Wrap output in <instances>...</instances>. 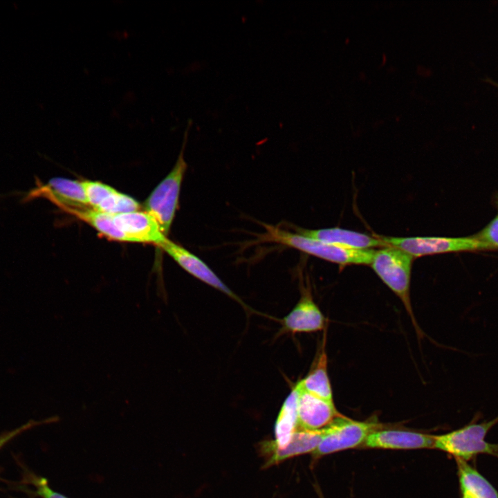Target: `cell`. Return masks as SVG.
Instances as JSON below:
<instances>
[{
	"label": "cell",
	"mask_w": 498,
	"mask_h": 498,
	"mask_svg": "<svg viewBox=\"0 0 498 498\" xmlns=\"http://www.w3.org/2000/svg\"><path fill=\"white\" fill-rule=\"evenodd\" d=\"M472 237L483 245L484 250L498 249V212L486 226Z\"/></svg>",
	"instance_id": "cell-20"
},
{
	"label": "cell",
	"mask_w": 498,
	"mask_h": 498,
	"mask_svg": "<svg viewBox=\"0 0 498 498\" xmlns=\"http://www.w3.org/2000/svg\"><path fill=\"white\" fill-rule=\"evenodd\" d=\"M113 219L127 242L154 243L158 246L167 238L157 221L146 211L116 214Z\"/></svg>",
	"instance_id": "cell-10"
},
{
	"label": "cell",
	"mask_w": 498,
	"mask_h": 498,
	"mask_svg": "<svg viewBox=\"0 0 498 498\" xmlns=\"http://www.w3.org/2000/svg\"><path fill=\"white\" fill-rule=\"evenodd\" d=\"M323 436L324 428L319 430H297L284 449H273L262 443V452L267 456L264 467L277 464L293 456L313 452L322 440Z\"/></svg>",
	"instance_id": "cell-15"
},
{
	"label": "cell",
	"mask_w": 498,
	"mask_h": 498,
	"mask_svg": "<svg viewBox=\"0 0 498 498\" xmlns=\"http://www.w3.org/2000/svg\"><path fill=\"white\" fill-rule=\"evenodd\" d=\"M17 432H12L11 433L8 434L7 436L1 437V438H0V445H1V444H3L6 441L8 440V439L11 437L12 435H14V434H17Z\"/></svg>",
	"instance_id": "cell-22"
},
{
	"label": "cell",
	"mask_w": 498,
	"mask_h": 498,
	"mask_svg": "<svg viewBox=\"0 0 498 498\" xmlns=\"http://www.w3.org/2000/svg\"><path fill=\"white\" fill-rule=\"evenodd\" d=\"M30 195L44 197L64 211L90 208L82 182L63 177L50 178L32 190Z\"/></svg>",
	"instance_id": "cell-11"
},
{
	"label": "cell",
	"mask_w": 498,
	"mask_h": 498,
	"mask_svg": "<svg viewBox=\"0 0 498 498\" xmlns=\"http://www.w3.org/2000/svg\"><path fill=\"white\" fill-rule=\"evenodd\" d=\"M65 212L87 223L111 240L126 241L124 235L116 226L112 214L104 213L91 208H72L66 210Z\"/></svg>",
	"instance_id": "cell-19"
},
{
	"label": "cell",
	"mask_w": 498,
	"mask_h": 498,
	"mask_svg": "<svg viewBox=\"0 0 498 498\" xmlns=\"http://www.w3.org/2000/svg\"><path fill=\"white\" fill-rule=\"evenodd\" d=\"M414 257L394 246H386L375 250L370 266L379 278L402 301L416 329L410 301V279Z\"/></svg>",
	"instance_id": "cell-2"
},
{
	"label": "cell",
	"mask_w": 498,
	"mask_h": 498,
	"mask_svg": "<svg viewBox=\"0 0 498 498\" xmlns=\"http://www.w3.org/2000/svg\"><path fill=\"white\" fill-rule=\"evenodd\" d=\"M298 430L297 394L293 388L282 406L275 425V440L264 443L268 447L281 450L286 448L293 434Z\"/></svg>",
	"instance_id": "cell-16"
},
{
	"label": "cell",
	"mask_w": 498,
	"mask_h": 498,
	"mask_svg": "<svg viewBox=\"0 0 498 498\" xmlns=\"http://www.w3.org/2000/svg\"><path fill=\"white\" fill-rule=\"evenodd\" d=\"M375 421H358L337 416L324 428V436L312 453L315 458L357 447L364 443L368 436L380 429Z\"/></svg>",
	"instance_id": "cell-5"
},
{
	"label": "cell",
	"mask_w": 498,
	"mask_h": 498,
	"mask_svg": "<svg viewBox=\"0 0 498 498\" xmlns=\"http://www.w3.org/2000/svg\"><path fill=\"white\" fill-rule=\"evenodd\" d=\"M377 236L386 246L399 248L415 258L448 252L484 250L483 245L472 236L470 237Z\"/></svg>",
	"instance_id": "cell-6"
},
{
	"label": "cell",
	"mask_w": 498,
	"mask_h": 498,
	"mask_svg": "<svg viewBox=\"0 0 498 498\" xmlns=\"http://www.w3.org/2000/svg\"><path fill=\"white\" fill-rule=\"evenodd\" d=\"M327 358L324 349L315 365L304 378L296 385L302 389L327 401H333V394L327 374Z\"/></svg>",
	"instance_id": "cell-18"
},
{
	"label": "cell",
	"mask_w": 498,
	"mask_h": 498,
	"mask_svg": "<svg viewBox=\"0 0 498 498\" xmlns=\"http://www.w3.org/2000/svg\"><path fill=\"white\" fill-rule=\"evenodd\" d=\"M297 394L298 430H319L340 416L333 402L327 401L294 387Z\"/></svg>",
	"instance_id": "cell-8"
},
{
	"label": "cell",
	"mask_w": 498,
	"mask_h": 498,
	"mask_svg": "<svg viewBox=\"0 0 498 498\" xmlns=\"http://www.w3.org/2000/svg\"><path fill=\"white\" fill-rule=\"evenodd\" d=\"M88 204L93 210L116 215L138 211L140 205L129 195L98 181H82Z\"/></svg>",
	"instance_id": "cell-9"
},
{
	"label": "cell",
	"mask_w": 498,
	"mask_h": 498,
	"mask_svg": "<svg viewBox=\"0 0 498 498\" xmlns=\"http://www.w3.org/2000/svg\"><path fill=\"white\" fill-rule=\"evenodd\" d=\"M263 225L266 233L261 237V241L287 246L341 266L370 265L376 250L340 247L272 225Z\"/></svg>",
	"instance_id": "cell-1"
},
{
	"label": "cell",
	"mask_w": 498,
	"mask_h": 498,
	"mask_svg": "<svg viewBox=\"0 0 498 498\" xmlns=\"http://www.w3.org/2000/svg\"><path fill=\"white\" fill-rule=\"evenodd\" d=\"M456 461L461 494L475 498H498V490L475 467L461 459Z\"/></svg>",
	"instance_id": "cell-17"
},
{
	"label": "cell",
	"mask_w": 498,
	"mask_h": 498,
	"mask_svg": "<svg viewBox=\"0 0 498 498\" xmlns=\"http://www.w3.org/2000/svg\"><path fill=\"white\" fill-rule=\"evenodd\" d=\"M191 123V120H189L182 149L174 167L154 188L145 203V211L157 221L161 232L166 237L178 206L180 190L187 167L183 152Z\"/></svg>",
	"instance_id": "cell-3"
},
{
	"label": "cell",
	"mask_w": 498,
	"mask_h": 498,
	"mask_svg": "<svg viewBox=\"0 0 498 498\" xmlns=\"http://www.w3.org/2000/svg\"><path fill=\"white\" fill-rule=\"evenodd\" d=\"M31 481L36 488L35 493L42 498H68L51 489L45 478L33 477Z\"/></svg>",
	"instance_id": "cell-21"
},
{
	"label": "cell",
	"mask_w": 498,
	"mask_h": 498,
	"mask_svg": "<svg viewBox=\"0 0 498 498\" xmlns=\"http://www.w3.org/2000/svg\"><path fill=\"white\" fill-rule=\"evenodd\" d=\"M498 423V416L488 421L472 422L450 432L434 436V448L465 461L479 454L498 457V443H490L485 438Z\"/></svg>",
	"instance_id": "cell-4"
},
{
	"label": "cell",
	"mask_w": 498,
	"mask_h": 498,
	"mask_svg": "<svg viewBox=\"0 0 498 498\" xmlns=\"http://www.w3.org/2000/svg\"><path fill=\"white\" fill-rule=\"evenodd\" d=\"M434 436L416 432L377 430L364 443L370 448L410 450L434 448Z\"/></svg>",
	"instance_id": "cell-13"
},
{
	"label": "cell",
	"mask_w": 498,
	"mask_h": 498,
	"mask_svg": "<svg viewBox=\"0 0 498 498\" xmlns=\"http://www.w3.org/2000/svg\"><path fill=\"white\" fill-rule=\"evenodd\" d=\"M158 247L167 253L190 275L223 292L240 303L244 308H247V306L244 304L242 300L223 284L205 262L184 247L174 243L167 237Z\"/></svg>",
	"instance_id": "cell-7"
},
{
	"label": "cell",
	"mask_w": 498,
	"mask_h": 498,
	"mask_svg": "<svg viewBox=\"0 0 498 498\" xmlns=\"http://www.w3.org/2000/svg\"><path fill=\"white\" fill-rule=\"evenodd\" d=\"M296 231L304 236L347 248L369 250L386 246L378 236L371 237L340 228L317 230L297 228Z\"/></svg>",
	"instance_id": "cell-14"
},
{
	"label": "cell",
	"mask_w": 498,
	"mask_h": 498,
	"mask_svg": "<svg viewBox=\"0 0 498 498\" xmlns=\"http://www.w3.org/2000/svg\"><path fill=\"white\" fill-rule=\"evenodd\" d=\"M326 318L306 290L292 311L282 320L283 331L292 334L322 330Z\"/></svg>",
	"instance_id": "cell-12"
},
{
	"label": "cell",
	"mask_w": 498,
	"mask_h": 498,
	"mask_svg": "<svg viewBox=\"0 0 498 498\" xmlns=\"http://www.w3.org/2000/svg\"><path fill=\"white\" fill-rule=\"evenodd\" d=\"M461 498H475L471 495L467 494H461Z\"/></svg>",
	"instance_id": "cell-23"
}]
</instances>
